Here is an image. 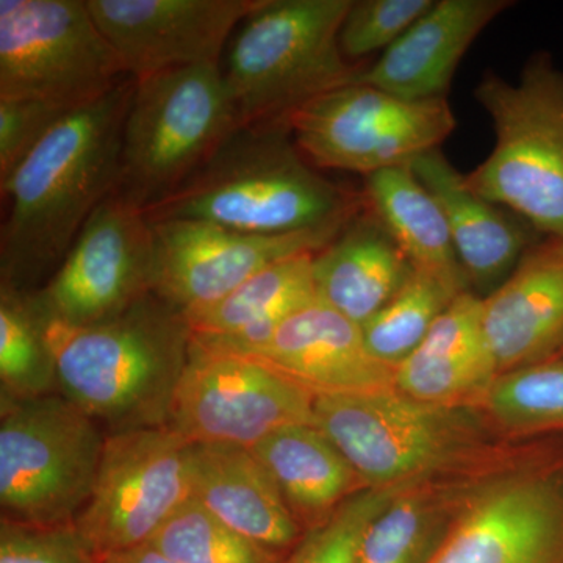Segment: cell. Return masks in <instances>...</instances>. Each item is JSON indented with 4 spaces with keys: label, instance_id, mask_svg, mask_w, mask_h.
<instances>
[{
    "label": "cell",
    "instance_id": "obj_10",
    "mask_svg": "<svg viewBox=\"0 0 563 563\" xmlns=\"http://www.w3.org/2000/svg\"><path fill=\"white\" fill-rule=\"evenodd\" d=\"M192 498L190 443L166 426L107 433L74 526L99 562L150 543Z\"/></svg>",
    "mask_w": 563,
    "mask_h": 563
},
{
    "label": "cell",
    "instance_id": "obj_30",
    "mask_svg": "<svg viewBox=\"0 0 563 563\" xmlns=\"http://www.w3.org/2000/svg\"><path fill=\"white\" fill-rule=\"evenodd\" d=\"M154 547L179 563H282L279 554L222 523L191 498L157 536Z\"/></svg>",
    "mask_w": 563,
    "mask_h": 563
},
{
    "label": "cell",
    "instance_id": "obj_27",
    "mask_svg": "<svg viewBox=\"0 0 563 563\" xmlns=\"http://www.w3.org/2000/svg\"><path fill=\"white\" fill-rule=\"evenodd\" d=\"M51 325L36 291L0 285V399L60 393Z\"/></svg>",
    "mask_w": 563,
    "mask_h": 563
},
{
    "label": "cell",
    "instance_id": "obj_7",
    "mask_svg": "<svg viewBox=\"0 0 563 563\" xmlns=\"http://www.w3.org/2000/svg\"><path fill=\"white\" fill-rule=\"evenodd\" d=\"M106 429L62 393L0 399V520L74 525L98 476Z\"/></svg>",
    "mask_w": 563,
    "mask_h": 563
},
{
    "label": "cell",
    "instance_id": "obj_29",
    "mask_svg": "<svg viewBox=\"0 0 563 563\" xmlns=\"http://www.w3.org/2000/svg\"><path fill=\"white\" fill-rule=\"evenodd\" d=\"M448 531L433 504L407 488L366 528L357 563H431Z\"/></svg>",
    "mask_w": 563,
    "mask_h": 563
},
{
    "label": "cell",
    "instance_id": "obj_22",
    "mask_svg": "<svg viewBox=\"0 0 563 563\" xmlns=\"http://www.w3.org/2000/svg\"><path fill=\"white\" fill-rule=\"evenodd\" d=\"M410 169L442 207L468 282L484 287L509 277L537 242L528 229L510 221L501 207L476 195L466 184L465 174L451 165L440 147L420 155Z\"/></svg>",
    "mask_w": 563,
    "mask_h": 563
},
{
    "label": "cell",
    "instance_id": "obj_8",
    "mask_svg": "<svg viewBox=\"0 0 563 563\" xmlns=\"http://www.w3.org/2000/svg\"><path fill=\"white\" fill-rule=\"evenodd\" d=\"M125 77L87 0H0V101L77 110Z\"/></svg>",
    "mask_w": 563,
    "mask_h": 563
},
{
    "label": "cell",
    "instance_id": "obj_1",
    "mask_svg": "<svg viewBox=\"0 0 563 563\" xmlns=\"http://www.w3.org/2000/svg\"><path fill=\"white\" fill-rule=\"evenodd\" d=\"M135 79L69 111L0 181V285L38 291L60 268L96 209L117 191Z\"/></svg>",
    "mask_w": 563,
    "mask_h": 563
},
{
    "label": "cell",
    "instance_id": "obj_33",
    "mask_svg": "<svg viewBox=\"0 0 563 563\" xmlns=\"http://www.w3.org/2000/svg\"><path fill=\"white\" fill-rule=\"evenodd\" d=\"M435 0H352L340 29L344 57L357 63L387 51L420 20Z\"/></svg>",
    "mask_w": 563,
    "mask_h": 563
},
{
    "label": "cell",
    "instance_id": "obj_20",
    "mask_svg": "<svg viewBox=\"0 0 563 563\" xmlns=\"http://www.w3.org/2000/svg\"><path fill=\"white\" fill-rule=\"evenodd\" d=\"M190 474L192 498L233 531L280 558L301 542V526L251 448L190 443Z\"/></svg>",
    "mask_w": 563,
    "mask_h": 563
},
{
    "label": "cell",
    "instance_id": "obj_6",
    "mask_svg": "<svg viewBox=\"0 0 563 563\" xmlns=\"http://www.w3.org/2000/svg\"><path fill=\"white\" fill-rule=\"evenodd\" d=\"M240 128L220 63L135 79L118 195L144 211L157 206Z\"/></svg>",
    "mask_w": 563,
    "mask_h": 563
},
{
    "label": "cell",
    "instance_id": "obj_13",
    "mask_svg": "<svg viewBox=\"0 0 563 563\" xmlns=\"http://www.w3.org/2000/svg\"><path fill=\"white\" fill-rule=\"evenodd\" d=\"M154 269V231L146 211L114 191L36 295L52 324L84 328L109 321L151 295Z\"/></svg>",
    "mask_w": 563,
    "mask_h": 563
},
{
    "label": "cell",
    "instance_id": "obj_34",
    "mask_svg": "<svg viewBox=\"0 0 563 563\" xmlns=\"http://www.w3.org/2000/svg\"><path fill=\"white\" fill-rule=\"evenodd\" d=\"M0 563H101L76 526L38 528L0 520Z\"/></svg>",
    "mask_w": 563,
    "mask_h": 563
},
{
    "label": "cell",
    "instance_id": "obj_5",
    "mask_svg": "<svg viewBox=\"0 0 563 563\" xmlns=\"http://www.w3.org/2000/svg\"><path fill=\"white\" fill-rule=\"evenodd\" d=\"M474 95L490 117L495 146L466 184L540 236H563V70L537 54L517 81L488 73Z\"/></svg>",
    "mask_w": 563,
    "mask_h": 563
},
{
    "label": "cell",
    "instance_id": "obj_4",
    "mask_svg": "<svg viewBox=\"0 0 563 563\" xmlns=\"http://www.w3.org/2000/svg\"><path fill=\"white\" fill-rule=\"evenodd\" d=\"M352 0H263L236 29L225 85L242 125L287 122L302 106L350 85L363 66L340 47Z\"/></svg>",
    "mask_w": 563,
    "mask_h": 563
},
{
    "label": "cell",
    "instance_id": "obj_25",
    "mask_svg": "<svg viewBox=\"0 0 563 563\" xmlns=\"http://www.w3.org/2000/svg\"><path fill=\"white\" fill-rule=\"evenodd\" d=\"M306 532L329 520L358 490L357 473L314 424L277 429L251 448Z\"/></svg>",
    "mask_w": 563,
    "mask_h": 563
},
{
    "label": "cell",
    "instance_id": "obj_3",
    "mask_svg": "<svg viewBox=\"0 0 563 563\" xmlns=\"http://www.w3.org/2000/svg\"><path fill=\"white\" fill-rule=\"evenodd\" d=\"M58 391L107 433L166 426L192 343L187 318L157 295L84 328L51 325Z\"/></svg>",
    "mask_w": 563,
    "mask_h": 563
},
{
    "label": "cell",
    "instance_id": "obj_17",
    "mask_svg": "<svg viewBox=\"0 0 563 563\" xmlns=\"http://www.w3.org/2000/svg\"><path fill=\"white\" fill-rule=\"evenodd\" d=\"M232 354L272 366L314 396L396 388V368L368 350L362 325L318 299L282 322L265 342Z\"/></svg>",
    "mask_w": 563,
    "mask_h": 563
},
{
    "label": "cell",
    "instance_id": "obj_23",
    "mask_svg": "<svg viewBox=\"0 0 563 563\" xmlns=\"http://www.w3.org/2000/svg\"><path fill=\"white\" fill-rule=\"evenodd\" d=\"M483 298L462 292L395 369L396 390L417 401L455 407L499 376L484 329Z\"/></svg>",
    "mask_w": 563,
    "mask_h": 563
},
{
    "label": "cell",
    "instance_id": "obj_14",
    "mask_svg": "<svg viewBox=\"0 0 563 563\" xmlns=\"http://www.w3.org/2000/svg\"><path fill=\"white\" fill-rule=\"evenodd\" d=\"M342 229L254 235L207 221L152 222V292L190 318L228 298L269 265L322 250Z\"/></svg>",
    "mask_w": 563,
    "mask_h": 563
},
{
    "label": "cell",
    "instance_id": "obj_32",
    "mask_svg": "<svg viewBox=\"0 0 563 563\" xmlns=\"http://www.w3.org/2000/svg\"><path fill=\"white\" fill-rule=\"evenodd\" d=\"M407 488L409 484L365 487L354 493L325 523L303 533L282 563H357L366 528Z\"/></svg>",
    "mask_w": 563,
    "mask_h": 563
},
{
    "label": "cell",
    "instance_id": "obj_19",
    "mask_svg": "<svg viewBox=\"0 0 563 563\" xmlns=\"http://www.w3.org/2000/svg\"><path fill=\"white\" fill-rule=\"evenodd\" d=\"M510 0H439L354 81L406 101L446 99L455 69Z\"/></svg>",
    "mask_w": 563,
    "mask_h": 563
},
{
    "label": "cell",
    "instance_id": "obj_11",
    "mask_svg": "<svg viewBox=\"0 0 563 563\" xmlns=\"http://www.w3.org/2000/svg\"><path fill=\"white\" fill-rule=\"evenodd\" d=\"M457 407L391 390L317 396L314 426L368 487L412 484L461 453L470 428Z\"/></svg>",
    "mask_w": 563,
    "mask_h": 563
},
{
    "label": "cell",
    "instance_id": "obj_15",
    "mask_svg": "<svg viewBox=\"0 0 563 563\" xmlns=\"http://www.w3.org/2000/svg\"><path fill=\"white\" fill-rule=\"evenodd\" d=\"M263 0H87L133 79L220 63L225 43Z\"/></svg>",
    "mask_w": 563,
    "mask_h": 563
},
{
    "label": "cell",
    "instance_id": "obj_16",
    "mask_svg": "<svg viewBox=\"0 0 563 563\" xmlns=\"http://www.w3.org/2000/svg\"><path fill=\"white\" fill-rule=\"evenodd\" d=\"M431 563H563V484L515 474L479 488Z\"/></svg>",
    "mask_w": 563,
    "mask_h": 563
},
{
    "label": "cell",
    "instance_id": "obj_35",
    "mask_svg": "<svg viewBox=\"0 0 563 563\" xmlns=\"http://www.w3.org/2000/svg\"><path fill=\"white\" fill-rule=\"evenodd\" d=\"M69 111L73 110L31 99L0 101V181L9 179Z\"/></svg>",
    "mask_w": 563,
    "mask_h": 563
},
{
    "label": "cell",
    "instance_id": "obj_12",
    "mask_svg": "<svg viewBox=\"0 0 563 563\" xmlns=\"http://www.w3.org/2000/svg\"><path fill=\"white\" fill-rule=\"evenodd\" d=\"M314 398L265 363L192 339L166 428L188 443L252 448L277 429L314 424Z\"/></svg>",
    "mask_w": 563,
    "mask_h": 563
},
{
    "label": "cell",
    "instance_id": "obj_21",
    "mask_svg": "<svg viewBox=\"0 0 563 563\" xmlns=\"http://www.w3.org/2000/svg\"><path fill=\"white\" fill-rule=\"evenodd\" d=\"M415 272L391 233L368 206L313 254L318 301L365 324Z\"/></svg>",
    "mask_w": 563,
    "mask_h": 563
},
{
    "label": "cell",
    "instance_id": "obj_2",
    "mask_svg": "<svg viewBox=\"0 0 563 563\" xmlns=\"http://www.w3.org/2000/svg\"><path fill=\"white\" fill-rule=\"evenodd\" d=\"M365 207L303 157L287 122L243 125L165 201L151 222H213L254 235L342 229Z\"/></svg>",
    "mask_w": 563,
    "mask_h": 563
},
{
    "label": "cell",
    "instance_id": "obj_36",
    "mask_svg": "<svg viewBox=\"0 0 563 563\" xmlns=\"http://www.w3.org/2000/svg\"><path fill=\"white\" fill-rule=\"evenodd\" d=\"M101 563H179L174 561V559L169 558L163 553V551L158 550L157 547H154L152 543H144L141 547L131 548V550L120 551V553H114L107 555L106 559H102Z\"/></svg>",
    "mask_w": 563,
    "mask_h": 563
},
{
    "label": "cell",
    "instance_id": "obj_31",
    "mask_svg": "<svg viewBox=\"0 0 563 563\" xmlns=\"http://www.w3.org/2000/svg\"><path fill=\"white\" fill-rule=\"evenodd\" d=\"M487 404L514 428L563 424V357L499 374L487 390Z\"/></svg>",
    "mask_w": 563,
    "mask_h": 563
},
{
    "label": "cell",
    "instance_id": "obj_28",
    "mask_svg": "<svg viewBox=\"0 0 563 563\" xmlns=\"http://www.w3.org/2000/svg\"><path fill=\"white\" fill-rule=\"evenodd\" d=\"M457 296L435 277L413 272L401 290L362 325L366 346L380 362L396 368L417 351Z\"/></svg>",
    "mask_w": 563,
    "mask_h": 563
},
{
    "label": "cell",
    "instance_id": "obj_37",
    "mask_svg": "<svg viewBox=\"0 0 563 563\" xmlns=\"http://www.w3.org/2000/svg\"><path fill=\"white\" fill-rule=\"evenodd\" d=\"M561 357H563V352H562V354H561Z\"/></svg>",
    "mask_w": 563,
    "mask_h": 563
},
{
    "label": "cell",
    "instance_id": "obj_9",
    "mask_svg": "<svg viewBox=\"0 0 563 563\" xmlns=\"http://www.w3.org/2000/svg\"><path fill=\"white\" fill-rule=\"evenodd\" d=\"M287 124L314 168L368 177L437 150L453 133L455 118L446 99L406 101L352 81L292 111Z\"/></svg>",
    "mask_w": 563,
    "mask_h": 563
},
{
    "label": "cell",
    "instance_id": "obj_24",
    "mask_svg": "<svg viewBox=\"0 0 563 563\" xmlns=\"http://www.w3.org/2000/svg\"><path fill=\"white\" fill-rule=\"evenodd\" d=\"M313 254L292 255L269 265L228 298L187 318L192 339L225 352L265 342L282 322L317 301Z\"/></svg>",
    "mask_w": 563,
    "mask_h": 563
},
{
    "label": "cell",
    "instance_id": "obj_26",
    "mask_svg": "<svg viewBox=\"0 0 563 563\" xmlns=\"http://www.w3.org/2000/svg\"><path fill=\"white\" fill-rule=\"evenodd\" d=\"M363 198L391 233L415 272L435 277L455 295L468 291V277L455 254L442 207L410 166L365 177Z\"/></svg>",
    "mask_w": 563,
    "mask_h": 563
},
{
    "label": "cell",
    "instance_id": "obj_18",
    "mask_svg": "<svg viewBox=\"0 0 563 563\" xmlns=\"http://www.w3.org/2000/svg\"><path fill=\"white\" fill-rule=\"evenodd\" d=\"M484 329L498 373L563 352V236L529 246L506 280L483 298Z\"/></svg>",
    "mask_w": 563,
    "mask_h": 563
}]
</instances>
